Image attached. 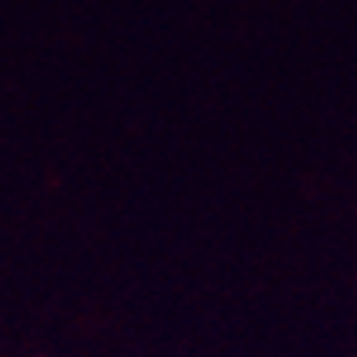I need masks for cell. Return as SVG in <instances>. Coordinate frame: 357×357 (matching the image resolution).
<instances>
[]
</instances>
